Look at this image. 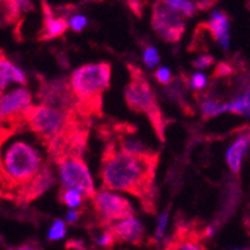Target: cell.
Instances as JSON below:
<instances>
[{
	"label": "cell",
	"instance_id": "1",
	"mask_svg": "<svg viewBox=\"0 0 250 250\" xmlns=\"http://www.w3.org/2000/svg\"><path fill=\"white\" fill-rule=\"evenodd\" d=\"M157 154L140 157L120 150L116 144L106 147L101 162V180L104 189L119 190L138 196L146 208L154 198V174Z\"/></svg>",
	"mask_w": 250,
	"mask_h": 250
},
{
	"label": "cell",
	"instance_id": "2",
	"mask_svg": "<svg viewBox=\"0 0 250 250\" xmlns=\"http://www.w3.org/2000/svg\"><path fill=\"white\" fill-rule=\"evenodd\" d=\"M45 168L41 151L24 140H12L0 147V180L11 190H22L26 199Z\"/></svg>",
	"mask_w": 250,
	"mask_h": 250
},
{
	"label": "cell",
	"instance_id": "3",
	"mask_svg": "<svg viewBox=\"0 0 250 250\" xmlns=\"http://www.w3.org/2000/svg\"><path fill=\"white\" fill-rule=\"evenodd\" d=\"M111 83V64L105 62L87 63L72 72L69 88L75 105L80 106L81 114L99 112L102 95Z\"/></svg>",
	"mask_w": 250,
	"mask_h": 250
},
{
	"label": "cell",
	"instance_id": "4",
	"mask_svg": "<svg viewBox=\"0 0 250 250\" xmlns=\"http://www.w3.org/2000/svg\"><path fill=\"white\" fill-rule=\"evenodd\" d=\"M129 74H130V81L125 88V99L127 106L135 112L146 114L151 122L153 127L156 129L157 135L162 138L164 119L161 109H159L154 92L151 90V85L148 84L146 77L140 72V69H136L135 66H129Z\"/></svg>",
	"mask_w": 250,
	"mask_h": 250
},
{
	"label": "cell",
	"instance_id": "5",
	"mask_svg": "<svg viewBox=\"0 0 250 250\" xmlns=\"http://www.w3.org/2000/svg\"><path fill=\"white\" fill-rule=\"evenodd\" d=\"M56 162L59 168V178L62 189L78 190L85 198L92 199L96 193L95 181L90 174V169L81 154L64 153L56 156Z\"/></svg>",
	"mask_w": 250,
	"mask_h": 250
},
{
	"label": "cell",
	"instance_id": "6",
	"mask_svg": "<svg viewBox=\"0 0 250 250\" xmlns=\"http://www.w3.org/2000/svg\"><path fill=\"white\" fill-rule=\"evenodd\" d=\"M92 202L101 225L108 226V228L116 222L133 214L132 204L123 195L114 190H108V189L98 190L93 195Z\"/></svg>",
	"mask_w": 250,
	"mask_h": 250
},
{
	"label": "cell",
	"instance_id": "7",
	"mask_svg": "<svg viewBox=\"0 0 250 250\" xmlns=\"http://www.w3.org/2000/svg\"><path fill=\"white\" fill-rule=\"evenodd\" d=\"M151 24L156 35L169 43L178 42L186 29L185 17L175 9L169 8L164 0H157L154 3Z\"/></svg>",
	"mask_w": 250,
	"mask_h": 250
},
{
	"label": "cell",
	"instance_id": "8",
	"mask_svg": "<svg viewBox=\"0 0 250 250\" xmlns=\"http://www.w3.org/2000/svg\"><path fill=\"white\" fill-rule=\"evenodd\" d=\"M33 99L29 90L21 85L15 87L9 92L0 95V122H15V120H24Z\"/></svg>",
	"mask_w": 250,
	"mask_h": 250
},
{
	"label": "cell",
	"instance_id": "9",
	"mask_svg": "<svg viewBox=\"0 0 250 250\" xmlns=\"http://www.w3.org/2000/svg\"><path fill=\"white\" fill-rule=\"evenodd\" d=\"M202 238V229L199 231L192 225H180L164 250H207Z\"/></svg>",
	"mask_w": 250,
	"mask_h": 250
},
{
	"label": "cell",
	"instance_id": "10",
	"mask_svg": "<svg viewBox=\"0 0 250 250\" xmlns=\"http://www.w3.org/2000/svg\"><path fill=\"white\" fill-rule=\"evenodd\" d=\"M109 229L112 234H114L116 241H120V243H129V244L140 246L146 240L144 225L135 214L116 222L114 225L109 226Z\"/></svg>",
	"mask_w": 250,
	"mask_h": 250
},
{
	"label": "cell",
	"instance_id": "11",
	"mask_svg": "<svg viewBox=\"0 0 250 250\" xmlns=\"http://www.w3.org/2000/svg\"><path fill=\"white\" fill-rule=\"evenodd\" d=\"M249 147H250V129H244L235 136L234 141L228 146L225 153L226 165H228L232 174L238 175L241 172L243 162L249 151Z\"/></svg>",
	"mask_w": 250,
	"mask_h": 250
},
{
	"label": "cell",
	"instance_id": "12",
	"mask_svg": "<svg viewBox=\"0 0 250 250\" xmlns=\"http://www.w3.org/2000/svg\"><path fill=\"white\" fill-rule=\"evenodd\" d=\"M211 38L220 43V47L223 50L229 48V18L225 12L222 11H213L208 21L204 24Z\"/></svg>",
	"mask_w": 250,
	"mask_h": 250
},
{
	"label": "cell",
	"instance_id": "13",
	"mask_svg": "<svg viewBox=\"0 0 250 250\" xmlns=\"http://www.w3.org/2000/svg\"><path fill=\"white\" fill-rule=\"evenodd\" d=\"M67 29H69V22L64 17H56L50 9H45V18H43V29H42V36L41 39L50 41L62 36Z\"/></svg>",
	"mask_w": 250,
	"mask_h": 250
},
{
	"label": "cell",
	"instance_id": "14",
	"mask_svg": "<svg viewBox=\"0 0 250 250\" xmlns=\"http://www.w3.org/2000/svg\"><path fill=\"white\" fill-rule=\"evenodd\" d=\"M0 77L2 80L8 84V83H17L24 85L26 84V74L22 72V69L12 63L9 59H6L5 56H0Z\"/></svg>",
	"mask_w": 250,
	"mask_h": 250
},
{
	"label": "cell",
	"instance_id": "15",
	"mask_svg": "<svg viewBox=\"0 0 250 250\" xmlns=\"http://www.w3.org/2000/svg\"><path fill=\"white\" fill-rule=\"evenodd\" d=\"M226 112L238 116H250V87L231 102H226Z\"/></svg>",
	"mask_w": 250,
	"mask_h": 250
},
{
	"label": "cell",
	"instance_id": "16",
	"mask_svg": "<svg viewBox=\"0 0 250 250\" xmlns=\"http://www.w3.org/2000/svg\"><path fill=\"white\" fill-rule=\"evenodd\" d=\"M84 199H85V196L83 193H80L78 190L62 189L60 201H62L63 206L67 207V210H78L83 206Z\"/></svg>",
	"mask_w": 250,
	"mask_h": 250
},
{
	"label": "cell",
	"instance_id": "17",
	"mask_svg": "<svg viewBox=\"0 0 250 250\" xmlns=\"http://www.w3.org/2000/svg\"><path fill=\"white\" fill-rule=\"evenodd\" d=\"M201 111H202V116L206 119L217 117L223 114V112H226V104H220L217 99H213V98H206L201 104Z\"/></svg>",
	"mask_w": 250,
	"mask_h": 250
},
{
	"label": "cell",
	"instance_id": "18",
	"mask_svg": "<svg viewBox=\"0 0 250 250\" xmlns=\"http://www.w3.org/2000/svg\"><path fill=\"white\" fill-rule=\"evenodd\" d=\"M164 2L175 9L178 14H181L185 18H190L196 14V5L192 2V0H164Z\"/></svg>",
	"mask_w": 250,
	"mask_h": 250
},
{
	"label": "cell",
	"instance_id": "19",
	"mask_svg": "<svg viewBox=\"0 0 250 250\" xmlns=\"http://www.w3.org/2000/svg\"><path fill=\"white\" fill-rule=\"evenodd\" d=\"M66 232H67V223L66 220H62V219H56L51 226H50V229L47 232V238L48 241L54 243V241H60L66 237Z\"/></svg>",
	"mask_w": 250,
	"mask_h": 250
},
{
	"label": "cell",
	"instance_id": "20",
	"mask_svg": "<svg viewBox=\"0 0 250 250\" xmlns=\"http://www.w3.org/2000/svg\"><path fill=\"white\" fill-rule=\"evenodd\" d=\"M8 2V12L11 18H17L24 12H29L33 5L30 0H6Z\"/></svg>",
	"mask_w": 250,
	"mask_h": 250
},
{
	"label": "cell",
	"instance_id": "21",
	"mask_svg": "<svg viewBox=\"0 0 250 250\" xmlns=\"http://www.w3.org/2000/svg\"><path fill=\"white\" fill-rule=\"evenodd\" d=\"M168 223H169V211L165 210L161 216L157 219V226H156V231H154V237H153V243H161L167 234L168 229Z\"/></svg>",
	"mask_w": 250,
	"mask_h": 250
},
{
	"label": "cell",
	"instance_id": "22",
	"mask_svg": "<svg viewBox=\"0 0 250 250\" xmlns=\"http://www.w3.org/2000/svg\"><path fill=\"white\" fill-rule=\"evenodd\" d=\"M159 60H161V57H159L157 50L153 47V45H147V47L144 48V53H143L144 64L147 67H150V69H153V67H156L159 64Z\"/></svg>",
	"mask_w": 250,
	"mask_h": 250
},
{
	"label": "cell",
	"instance_id": "23",
	"mask_svg": "<svg viewBox=\"0 0 250 250\" xmlns=\"http://www.w3.org/2000/svg\"><path fill=\"white\" fill-rule=\"evenodd\" d=\"M67 22H69V27L74 30V32H83L85 27H87V24H88V20H87V17L85 15H83V14H74V15H71L69 18H67Z\"/></svg>",
	"mask_w": 250,
	"mask_h": 250
},
{
	"label": "cell",
	"instance_id": "24",
	"mask_svg": "<svg viewBox=\"0 0 250 250\" xmlns=\"http://www.w3.org/2000/svg\"><path fill=\"white\" fill-rule=\"evenodd\" d=\"M95 241H96V244H98L99 247H102V249H109L112 244L116 243V237H114V234L111 232V229L108 228V229H104L102 232H99V234L95 237Z\"/></svg>",
	"mask_w": 250,
	"mask_h": 250
},
{
	"label": "cell",
	"instance_id": "25",
	"mask_svg": "<svg viewBox=\"0 0 250 250\" xmlns=\"http://www.w3.org/2000/svg\"><path fill=\"white\" fill-rule=\"evenodd\" d=\"M189 85L192 90H195V92H201V90L206 88L207 85V77L206 74H202V72H195L190 80H189Z\"/></svg>",
	"mask_w": 250,
	"mask_h": 250
},
{
	"label": "cell",
	"instance_id": "26",
	"mask_svg": "<svg viewBox=\"0 0 250 250\" xmlns=\"http://www.w3.org/2000/svg\"><path fill=\"white\" fill-rule=\"evenodd\" d=\"M154 78H156V81L159 84H169L171 80H172V74H171V71L168 69V67L162 66V67H159V69L156 71Z\"/></svg>",
	"mask_w": 250,
	"mask_h": 250
},
{
	"label": "cell",
	"instance_id": "27",
	"mask_svg": "<svg viewBox=\"0 0 250 250\" xmlns=\"http://www.w3.org/2000/svg\"><path fill=\"white\" fill-rule=\"evenodd\" d=\"M214 59L211 56H201L193 62V67L195 69H206V67H210L213 64Z\"/></svg>",
	"mask_w": 250,
	"mask_h": 250
},
{
	"label": "cell",
	"instance_id": "28",
	"mask_svg": "<svg viewBox=\"0 0 250 250\" xmlns=\"http://www.w3.org/2000/svg\"><path fill=\"white\" fill-rule=\"evenodd\" d=\"M80 216H81L80 210H67V213H66V223H71V225L77 223Z\"/></svg>",
	"mask_w": 250,
	"mask_h": 250
},
{
	"label": "cell",
	"instance_id": "29",
	"mask_svg": "<svg viewBox=\"0 0 250 250\" xmlns=\"http://www.w3.org/2000/svg\"><path fill=\"white\" fill-rule=\"evenodd\" d=\"M9 250H39L35 244H29V243H26V244H21V246H17V247H12V249H9Z\"/></svg>",
	"mask_w": 250,
	"mask_h": 250
},
{
	"label": "cell",
	"instance_id": "30",
	"mask_svg": "<svg viewBox=\"0 0 250 250\" xmlns=\"http://www.w3.org/2000/svg\"><path fill=\"white\" fill-rule=\"evenodd\" d=\"M6 83L2 80V77H0V95H2V93H5V88H6Z\"/></svg>",
	"mask_w": 250,
	"mask_h": 250
},
{
	"label": "cell",
	"instance_id": "31",
	"mask_svg": "<svg viewBox=\"0 0 250 250\" xmlns=\"http://www.w3.org/2000/svg\"><path fill=\"white\" fill-rule=\"evenodd\" d=\"M93 2H99V0H93Z\"/></svg>",
	"mask_w": 250,
	"mask_h": 250
}]
</instances>
